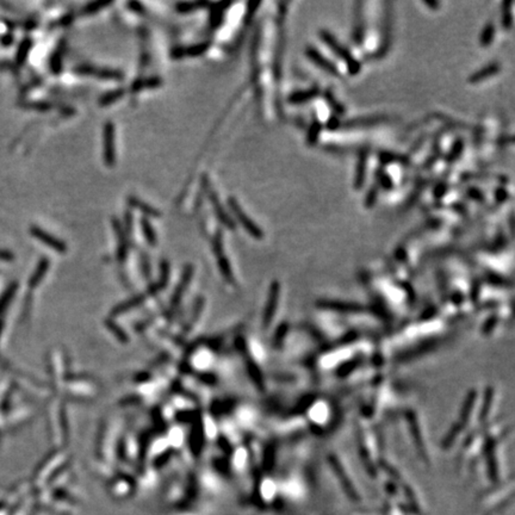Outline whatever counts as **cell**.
I'll return each instance as SVG.
<instances>
[{"mask_svg": "<svg viewBox=\"0 0 515 515\" xmlns=\"http://www.w3.org/2000/svg\"><path fill=\"white\" fill-rule=\"evenodd\" d=\"M128 204L130 208L141 211V213L146 216V219L147 217H154V219H157V217L161 216V213H160L157 209L151 207V205L148 204V203H144L143 201H141V199L137 198L136 196L128 197Z\"/></svg>", "mask_w": 515, "mask_h": 515, "instance_id": "cell-6", "label": "cell"}, {"mask_svg": "<svg viewBox=\"0 0 515 515\" xmlns=\"http://www.w3.org/2000/svg\"><path fill=\"white\" fill-rule=\"evenodd\" d=\"M228 205H229L230 210L233 211V214H234L236 219H238L239 222L241 223V226L246 229V232L250 233L253 238L257 239V240H261L262 236H263V233L261 232V229H260L259 227H258L257 224L253 222L252 219H251V217L248 216L246 213H245L244 209L241 208L240 203L236 201L234 197H229Z\"/></svg>", "mask_w": 515, "mask_h": 515, "instance_id": "cell-3", "label": "cell"}, {"mask_svg": "<svg viewBox=\"0 0 515 515\" xmlns=\"http://www.w3.org/2000/svg\"><path fill=\"white\" fill-rule=\"evenodd\" d=\"M30 233H31L32 236H35L37 240L41 241L42 244L49 246L51 250L56 251V252H59V253L67 252V246H66L65 242H62L61 240H59V239H56L55 236L49 234V233L44 232V230L42 228H39V227L32 226L31 228H30Z\"/></svg>", "mask_w": 515, "mask_h": 515, "instance_id": "cell-5", "label": "cell"}, {"mask_svg": "<svg viewBox=\"0 0 515 515\" xmlns=\"http://www.w3.org/2000/svg\"><path fill=\"white\" fill-rule=\"evenodd\" d=\"M161 84L162 80L157 77L141 79V80H137L135 84L131 85V91L132 92H138V91L146 89H155V87H159Z\"/></svg>", "mask_w": 515, "mask_h": 515, "instance_id": "cell-9", "label": "cell"}, {"mask_svg": "<svg viewBox=\"0 0 515 515\" xmlns=\"http://www.w3.org/2000/svg\"><path fill=\"white\" fill-rule=\"evenodd\" d=\"M109 5H111V1H92L85 6L84 10H83V13L93 14V13H96V12H99L101 10H103V8L107 7V6H109Z\"/></svg>", "mask_w": 515, "mask_h": 515, "instance_id": "cell-13", "label": "cell"}, {"mask_svg": "<svg viewBox=\"0 0 515 515\" xmlns=\"http://www.w3.org/2000/svg\"><path fill=\"white\" fill-rule=\"evenodd\" d=\"M48 267H49V261H48L47 259H42L41 261H39V263H38L37 269H36L34 275H32L31 280H30V284H31L32 286L36 285V284L41 281L42 278H43L44 273H45V272H47Z\"/></svg>", "mask_w": 515, "mask_h": 515, "instance_id": "cell-12", "label": "cell"}, {"mask_svg": "<svg viewBox=\"0 0 515 515\" xmlns=\"http://www.w3.org/2000/svg\"><path fill=\"white\" fill-rule=\"evenodd\" d=\"M495 72H498V66L496 65L490 66V67H488L487 69H483V71L478 72V73H475L474 75H472L471 81H480V80H482V79L486 78V75L494 74Z\"/></svg>", "mask_w": 515, "mask_h": 515, "instance_id": "cell-16", "label": "cell"}, {"mask_svg": "<svg viewBox=\"0 0 515 515\" xmlns=\"http://www.w3.org/2000/svg\"><path fill=\"white\" fill-rule=\"evenodd\" d=\"M75 72H78L79 74L83 75H91V77L104 79V80H116L121 81L124 79V75L122 72L116 71V69H110V68H98L93 67V66H78L75 68Z\"/></svg>", "mask_w": 515, "mask_h": 515, "instance_id": "cell-4", "label": "cell"}, {"mask_svg": "<svg viewBox=\"0 0 515 515\" xmlns=\"http://www.w3.org/2000/svg\"><path fill=\"white\" fill-rule=\"evenodd\" d=\"M209 47H210V42H203V43L191 45V47L186 48H175V49L172 51V55H173L175 59H179V57L183 56H199L202 55V54H204L205 51L209 49Z\"/></svg>", "mask_w": 515, "mask_h": 515, "instance_id": "cell-7", "label": "cell"}, {"mask_svg": "<svg viewBox=\"0 0 515 515\" xmlns=\"http://www.w3.org/2000/svg\"><path fill=\"white\" fill-rule=\"evenodd\" d=\"M141 228H142V233H143V235L146 236V240L148 244L151 245V246L156 245V241H157L156 233H155V230H154L153 227H151L149 221H148L146 217L141 220Z\"/></svg>", "mask_w": 515, "mask_h": 515, "instance_id": "cell-11", "label": "cell"}, {"mask_svg": "<svg viewBox=\"0 0 515 515\" xmlns=\"http://www.w3.org/2000/svg\"><path fill=\"white\" fill-rule=\"evenodd\" d=\"M30 48H31V42L28 41H23L22 44H20V48L19 50H18V54H17V61L19 63H22L25 61L26 56H28L29 51H30Z\"/></svg>", "mask_w": 515, "mask_h": 515, "instance_id": "cell-15", "label": "cell"}, {"mask_svg": "<svg viewBox=\"0 0 515 515\" xmlns=\"http://www.w3.org/2000/svg\"><path fill=\"white\" fill-rule=\"evenodd\" d=\"M279 293H280L279 284L274 283L271 287L268 305L266 307L265 315H263V325H265V327L269 326V322H271L272 317H273V314L275 311V305H278V301H279Z\"/></svg>", "mask_w": 515, "mask_h": 515, "instance_id": "cell-8", "label": "cell"}, {"mask_svg": "<svg viewBox=\"0 0 515 515\" xmlns=\"http://www.w3.org/2000/svg\"><path fill=\"white\" fill-rule=\"evenodd\" d=\"M116 128L111 121L103 127V160L105 166L115 167L116 165Z\"/></svg>", "mask_w": 515, "mask_h": 515, "instance_id": "cell-1", "label": "cell"}, {"mask_svg": "<svg viewBox=\"0 0 515 515\" xmlns=\"http://www.w3.org/2000/svg\"><path fill=\"white\" fill-rule=\"evenodd\" d=\"M202 187H203V191L205 192V195H207L208 198L210 199L211 204H213V207H214L215 214H216V216L219 217V220L222 222L223 226L228 227V228H230V229H234V227H235L234 222L230 220L229 215L226 213V210H224L223 205L221 204V202L219 201V197H217L216 191H215L213 185H211L210 181H209V178L207 177V175H203Z\"/></svg>", "mask_w": 515, "mask_h": 515, "instance_id": "cell-2", "label": "cell"}, {"mask_svg": "<svg viewBox=\"0 0 515 515\" xmlns=\"http://www.w3.org/2000/svg\"><path fill=\"white\" fill-rule=\"evenodd\" d=\"M126 95V91H124V89H117V90H114V91H110V92L105 93V95H103L101 98H99V104H101V107H108V105L112 104V103L120 101L122 97Z\"/></svg>", "mask_w": 515, "mask_h": 515, "instance_id": "cell-10", "label": "cell"}, {"mask_svg": "<svg viewBox=\"0 0 515 515\" xmlns=\"http://www.w3.org/2000/svg\"><path fill=\"white\" fill-rule=\"evenodd\" d=\"M204 5H207V2H180V4H177V10L181 13H187V12L195 11Z\"/></svg>", "mask_w": 515, "mask_h": 515, "instance_id": "cell-14", "label": "cell"}]
</instances>
